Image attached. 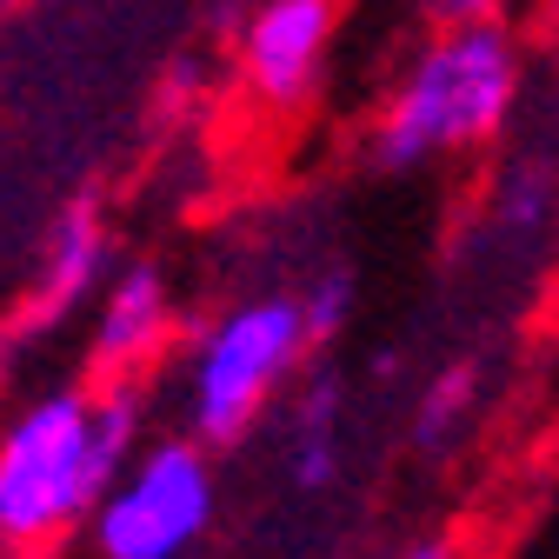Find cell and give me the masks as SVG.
<instances>
[{
  "label": "cell",
  "instance_id": "6da1fadb",
  "mask_svg": "<svg viewBox=\"0 0 559 559\" xmlns=\"http://www.w3.org/2000/svg\"><path fill=\"white\" fill-rule=\"evenodd\" d=\"M140 453V386H47L0 427V546L34 552L94 520L114 473Z\"/></svg>",
  "mask_w": 559,
  "mask_h": 559
},
{
  "label": "cell",
  "instance_id": "7a4b0ae2",
  "mask_svg": "<svg viewBox=\"0 0 559 559\" xmlns=\"http://www.w3.org/2000/svg\"><path fill=\"white\" fill-rule=\"evenodd\" d=\"M526 100V40L507 21H460L427 27L386 87L367 160L380 174H427L466 154H486L513 133Z\"/></svg>",
  "mask_w": 559,
  "mask_h": 559
},
{
  "label": "cell",
  "instance_id": "3957f363",
  "mask_svg": "<svg viewBox=\"0 0 559 559\" xmlns=\"http://www.w3.org/2000/svg\"><path fill=\"white\" fill-rule=\"evenodd\" d=\"M313 354L320 346L307 333V307L294 287H266V294L221 307L187 340V367H180L187 433L206 447L247 440L266 419V406L307 373Z\"/></svg>",
  "mask_w": 559,
  "mask_h": 559
},
{
  "label": "cell",
  "instance_id": "277c9868",
  "mask_svg": "<svg viewBox=\"0 0 559 559\" xmlns=\"http://www.w3.org/2000/svg\"><path fill=\"white\" fill-rule=\"evenodd\" d=\"M214 513H221L214 447L174 433V440H147L114 473L87 526L100 559H180L214 533Z\"/></svg>",
  "mask_w": 559,
  "mask_h": 559
},
{
  "label": "cell",
  "instance_id": "5b68a950",
  "mask_svg": "<svg viewBox=\"0 0 559 559\" xmlns=\"http://www.w3.org/2000/svg\"><path fill=\"white\" fill-rule=\"evenodd\" d=\"M340 40V0H260L240 21V87L266 114H300Z\"/></svg>",
  "mask_w": 559,
  "mask_h": 559
},
{
  "label": "cell",
  "instance_id": "8992f818",
  "mask_svg": "<svg viewBox=\"0 0 559 559\" xmlns=\"http://www.w3.org/2000/svg\"><path fill=\"white\" fill-rule=\"evenodd\" d=\"M174 287L167 273L147 260L114 266V280L94 300V326H87V367L94 380H140L167 346H174Z\"/></svg>",
  "mask_w": 559,
  "mask_h": 559
},
{
  "label": "cell",
  "instance_id": "52a82bcc",
  "mask_svg": "<svg viewBox=\"0 0 559 559\" xmlns=\"http://www.w3.org/2000/svg\"><path fill=\"white\" fill-rule=\"evenodd\" d=\"M114 280V227L94 200H74L67 214L53 221L40 266H34V287H27V320L53 326L67 313H81L100 300V287Z\"/></svg>",
  "mask_w": 559,
  "mask_h": 559
},
{
  "label": "cell",
  "instance_id": "ba28073f",
  "mask_svg": "<svg viewBox=\"0 0 559 559\" xmlns=\"http://www.w3.org/2000/svg\"><path fill=\"white\" fill-rule=\"evenodd\" d=\"M287 479L300 493H326L340 479V380L326 373L287 400Z\"/></svg>",
  "mask_w": 559,
  "mask_h": 559
},
{
  "label": "cell",
  "instance_id": "9c48e42d",
  "mask_svg": "<svg viewBox=\"0 0 559 559\" xmlns=\"http://www.w3.org/2000/svg\"><path fill=\"white\" fill-rule=\"evenodd\" d=\"M479 393H486V373L473 360H447L413 400V447L419 453H447L479 413Z\"/></svg>",
  "mask_w": 559,
  "mask_h": 559
},
{
  "label": "cell",
  "instance_id": "30bf717a",
  "mask_svg": "<svg viewBox=\"0 0 559 559\" xmlns=\"http://www.w3.org/2000/svg\"><path fill=\"white\" fill-rule=\"evenodd\" d=\"M559 206V174L546 154H513L493 180V227L507 240H539Z\"/></svg>",
  "mask_w": 559,
  "mask_h": 559
},
{
  "label": "cell",
  "instance_id": "8fae6325",
  "mask_svg": "<svg viewBox=\"0 0 559 559\" xmlns=\"http://www.w3.org/2000/svg\"><path fill=\"white\" fill-rule=\"evenodd\" d=\"M300 307H307L313 346H326V340L346 326V313H354V273H346V266H320L307 287H300Z\"/></svg>",
  "mask_w": 559,
  "mask_h": 559
},
{
  "label": "cell",
  "instance_id": "7c38bea8",
  "mask_svg": "<svg viewBox=\"0 0 559 559\" xmlns=\"http://www.w3.org/2000/svg\"><path fill=\"white\" fill-rule=\"evenodd\" d=\"M419 27H460V21H507L513 0H406Z\"/></svg>",
  "mask_w": 559,
  "mask_h": 559
},
{
  "label": "cell",
  "instance_id": "4fadbf2b",
  "mask_svg": "<svg viewBox=\"0 0 559 559\" xmlns=\"http://www.w3.org/2000/svg\"><path fill=\"white\" fill-rule=\"evenodd\" d=\"M393 559H460V552H453L447 539H413V546H406V552H393Z\"/></svg>",
  "mask_w": 559,
  "mask_h": 559
},
{
  "label": "cell",
  "instance_id": "5bb4252c",
  "mask_svg": "<svg viewBox=\"0 0 559 559\" xmlns=\"http://www.w3.org/2000/svg\"><path fill=\"white\" fill-rule=\"evenodd\" d=\"M546 47L559 53V14H546Z\"/></svg>",
  "mask_w": 559,
  "mask_h": 559
}]
</instances>
